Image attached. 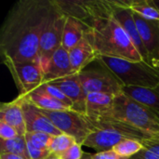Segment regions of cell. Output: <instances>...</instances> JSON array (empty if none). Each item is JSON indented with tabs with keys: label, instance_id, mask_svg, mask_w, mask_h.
I'll return each instance as SVG.
<instances>
[{
	"label": "cell",
	"instance_id": "1",
	"mask_svg": "<svg viewBox=\"0 0 159 159\" xmlns=\"http://www.w3.org/2000/svg\"><path fill=\"white\" fill-rule=\"evenodd\" d=\"M58 12L54 0H20L15 3L1 27L2 61L38 60L42 34Z\"/></svg>",
	"mask_w": 159,
	"mask_h": 159
},
{
	"label": "cell",
	"instance_id": "2",
	"mask_svg": "<svg viewBox=\"0 0 159 159\" xmlns=\"http://www.w3.org/2000/svg\"><path fill=\"white\" fill-rule=\"evenodd\" d=\"M90 26L85 36L91 42L99 56L132 61H143L128 34L113 16L97 19Z\"/></svg>",
	"mask_w": 159,
	"mask_h": 159
},
{
	"label": "cell",
	"instance_id": "3",
	"mask_svg": "<svg viewBox=\"0 0 159 159\" xmlns=\"http://www.w3.org/2000/svg\"><path fill=\"white\" fill-rule=\"evenodd\" d=\"M97 61L110 69L124 87L156 89L159 84V69L144 61H132L99 56Z\"/></svg>",
	"mask_w": 159,
	"mask_h": 159
},
{
	"label": "cell",
	"instance_id": "4",
	"mask_svg": "<svg viewBox=\"0 0 159 159\" xmlns=\"http://www.w3.org/2000/svg\"><path fill=\"white\" fill-rule=\"evenodd\" d=\"M103 116L121 120L144 131L159 135L158 116L124 92L116 96L112 110Z\"/></svg>",
	"mask_w": 159,
	"mask_h": 159
},
{
	"label": "cell",
	"instance_id": "5",
	"mask_svg": "<svg viewBox=\"0 0 159 159\" xmlns=\"http://www.w3.org/2000/svg\"><path fill=\"white\" fill-rule=\"evenodd\" d=\"M41 110V109H40ZM55 127L64 134L73 137L77 143L83 145L84 141L96 129L86 115L72 109L60 111L41 110Z\"/></svg>",
	"mask_w": 159,
	"mask_h": 159
},
{
	"label": "cell",
	"instance_id": "6",
	"mask_svg": "<svg viewBox=\"0 0 159 159\" xmlns=\"http://www.w3.org/2000/svg\"><path fill=\"white\" fill-rule=\"evenodd\" d=\"M19 91V96H25L44 83V70L39 60L30 61H4Z\"/></svg>",
	"mask_w": 159,
	"mask_h": 159
},
{
	"label": "cell",
	"instance_id": "7",
	"mask_svg": "<svg viewBox=\"0 0 159 159\" xmlns=\"http://www.w3.org/2000/svg\"><path fill=\"white\" fill-rule=\"evenodd\" d=\"M86 94L107 93L115 96L123 92L124 85L106 66L100 63L99 68L85 69L78 74Z\"/></svg>",
	"mask_w": 159,
	"mask_h": 159
},
{
	"label": "cell",
	"instance_id": "8",
	"mask_svg": "<svg viewBox=\"0 0 159 159\" xmlns=\"http://www.w3.org/2000/svg\"><path fill=\"white\" fill-rule=\"evenodd\" d=\"M66 20L67 16L62 14L59 9V12L50 20L42 34L39 43L38 60L44 70V74L53 54L61 47Z\"/></svg>",
	"mask_w": 159,
	"mask_h": 159
},
{
	"label": "cell",
	"instance_id": "9",
	"mask_svg": "<svg viewBox=\"0 0 159 159\" xmlns=\"http://www.w3.org/2000/svg\"><path fill=\"white\" fill-rule=\"evenodd\" d=\"M110 3L112 8V16L116 19V20L122 26V28L128 34L134 47L143 57V60L149 63L148 54L140 36L133 17V11L127 6L126 1H110Z\"/></svg>",
	"mask_w": 159,
	"mask_h": 159
},
{
	"label": "cell",
	"instance_id": "10",
	"mask_svg": "<svg viewBox=\"0 0 159 159\" xmlns=\"http://www.w3.org/2000/svg\"><path fill=\"white\" fill-rule=\"evenodd\" d=\"M133 17L147 51L149 63L159 69V20H147L134 12Z\"/></svg>",
	"mask_w": 159,
	"mask_h": 159
},
{
	"label": "cell",
	"instance_id": "11",
	"mask_svg": "<svg viewBox=\"0 0 159 159\" xmlns=\"http://www.w3.org/2000/svg\"><path fill=\"white\" fill-rule=\"evenodd\" d=\"M19 97L21 99L27 132H44L52 136L61 134V132L55 127L50 119L43 114V112L39 108L34 106L24 97Z\"/></svg>",
	"mask_w": 159,
	"mask_h": 159
},
{
	"label": "cell",
	"instance_id": "12",
	"mask_svg": "<svg viewBox=\"0 0 159 159\" xmlns=\"http://www.w3.org/2000/svg\"><path fill=\"white\" fill-rule=\"evenodd\" d=\"M50 84L61 89L73 102V110L86 115L87 94L82 87L78 74H75L58 80L51 81Z\"/></svg>",
	"mask_w": 159,
	"mask_h": 159
},
{
	"label": "cell",
	"instance_id": "13",
	"mask_svg": "<svg viewBox=\"0 0 159 159\" xmlns=\"http://www.w3.org/2000/svg\"><path fill=\"white\" fill-rule=\"evenodd\" d=\"M128 140L126 136L109 129H96L84 141L83 145L92 148L97 153L112 150L116 144Z\"/></svg>",
	"mask_w": 159,
	"mask_h": 159
},
{
	"label": "cell",
	"instance_id": "14",
	"mask_svg": "<svg viewBox=\"0 0 159 159\" xmlns=\"http://www.w3.org/2000/svg\"><path fill=\"white\" fill-rule=\"evenodd\" d=\"M75 74L71 64L69 51L61 47L50 59L44 74V83H49Z\"/></svg>",
	"mask_w": 159,
	"mask_h": 159
},
{
	"label": "cell",
	"instance_id": "15",
	"mask_svg": "<svg viewBox=\"0 0 159 159\" xmlns=\"http://www.w3.org/2000/svg\"><path fill=\"white\" fill-rule=\"evenodd\" d=\"M69 56L73 70L75 74H79L81 71L85 70L89 63L97 61L99 58L98 52L86 36L69 50Z\"/></svg>",
	"mask_w": 159,
	"mask_h": 159
},
{
	"label": "cell",
	"instance_id": "16",
	"mask_svg": "<svg viewBox=\"0 0 159 159\" xmlns=\"http://www.w3.org/2000/svg\"><path fill=\"white\" fill-rule=\"evenodd\" d=\"M0 121H3L17 129L20 135H25L26 125L22 110L21 99L18 96L9 102H4L0 108Z\"/></svg>",
	"mask_w": 159,
	"mask_h": 159
},
{
	"label": "cell",
	"instance_id": "17",
	"mask_svg": "<svg viewBox=\"0 0 159 159\" xmlns=\"http://www.w3.org/2000/svg\"><path fill=\"white\" fill-rule=\"evenodd\" d=\"M116 96L107 93H89L87 95L86 116L91 121L108 114L114 105Z\"/></svg>",
	"mask_w": 159,
	"mask_h": 159
},
{
	"label": "cell",
	"instance_id": "18",
	"mask_svg": "<svg viewBox=\"0 0 159 159\" xmlns=\"http://www.w3.org/2000/svg\"><path fill=\"white\" fill-rule=\"evenodd\" d=\"M90 27L91 26L89 24L84 21L72 17H67L63 30L61 47L67 51L72 49L84 38L86 33L90 29Z\"/></svg>",
	"mask_w": 159,
	"mask_h": 159
},
{
	"label": "cell",
	"instance_id": "19",
	"mask_svg": "<svg viewBox=\"0 0 159 159\" xmlns=\"http://www.w3.org/2000/svg\"><path fill=\"white\" fill-rule=\"evenodd\" d=\"M27 101H29L31 103H33L34 106L41 110H47V111H60V110H66L69 109L57 100H55L53 97H51L46 90L44 84H42L39 88H37L35 90L32 91L31 93L22 96Z\"/></svg>",
	"mask_w": 159,
	"mask_h": 159
},
{
	"label": "cell",
	"instance_id": "20",
	"mask_svg": "<svg viewBox=\"0 0 159 159\" xmlns=\"http://www.w3.org/2000/svg\"><path fill=\"white\" fill-rule=\"evenodd\" d=\"M123 92L150 108L159 116V93L155 89L124 87Z\"/></svg>",
	"mask_w": 159,
	"mask_h": 159
},
{
	"label": "cell",
	"instance_id": "21",
	"mask_svg": "<svg viewBox=\"0 0 159 159\" xmlns=\"http://www.w3.org/2000/svg\"><path fill=\"white\" fill-rule=\"evenodd\" d=\"M127 6L136 14L152 20H159V7L152 0L126 1Z\"/></svg>",
	"mask_w": 159,
	"mask_h": 159
},
{
	"label": "cell",
	"instance_id": "22",
	"mask_svg": "<svg viewBox=\"0 0 159 159\" xmlns=\"http://www.w3.org/2000/svg\"><path fill=\"white\" fill-rule=\"evenodd\" d=\"M0 154H13L24 159H30L25 135H19L14 139L7 141L1 140Z\"/></svg>",
	"mask_w": 159,
	"mask_h": 159
},
{
	"label": "cell",
	"instance_id": "23",
	"mask_svg": "<svg viewBox=\"0 0 159 159\" xmlns=\"http://www.w3.org/2000/svg\"><path fill=\"white\" fill-rule=\"evenodd\" d=\"M76 143V141L64 133H61L60 135L57 136H53L51 143L48 146V150L50 151V153L52 155H60L61 153H63L64 151H66L68 148H70L73 144H75Z\"/></svg>",
	"mask_w": 159,
	"mask_h": 159
},
{
	"label": "cell",
	"instance_id": "24",
	"mask_svg": "<svg viewBox=\"0 0 159 159\" xmlns=\"http://www.w3.org/2000/svg\"><path fill=\"white\" fill-rule=\"evenodd\" d=\"M143 148L144 147L141 142L136 141V140L128 139V140H125V141L121 142L120 143L116 144L113 148V150H115L117 154H119L122 157L130 158L131 157H133L134 155L139 153Z\"/></svg>",
	"mask_w": 159,
	"mask_h": 159
},
{
	"label": "cell",
	"instance_id": "25",
	"mask_svg": "<svg viewBox=\"0 0 159 159\" xmlns=\"http://www.w3.org/2000/svg\"><path fill=\"white\" fill-rule=\"evenodd\" d=\"M26 141L39 149H48L53 138L52 135L44 132H27L25 134Z\"/></svg>",
	"mask_w": 159,
	"mask_h": 159
},
{
	"label": "cell",
	"instance_id": "26",
	"mask_svg": "<svg viewBox=\"0 0 159 159\" xmlns=\"http://www.w3.org/2000/svg\"><path fill=\"white\" fill-rule=\"evenodd\" d=\"M43 84H44V87H45L47 92L51 97H53L55 100H57L58 102H60L61 103H62L63 105H65L69 109L73 110L74 104H73L72 101L61 89H59L58 88H56V87H54V86H52L50 84H48V83H43Z\"/></svg>",
	"mask_w": 159,
	"mask_h": 159
},
{
	"label": "cell",
	"instance_id": "27",
	"mask_svg": "<svg viewBox=\"0 0 159 159\" xmlns=\"http://www.w3.org/2000/svg\"><path fill=\"white\" fill-rule=\"evenodd\" d=\"M83 156L84 152L82 151V145L75 143L70 148H68L63 153L58 155L57 157L60 159H81Z\"/></svg>",
	"mask_w": 159,
	"mask_h": 159
},
{
	"label": "cell",
	"instance_id": "28",
	"mask_svg": "<svg viewBox=\"0 0 159 159\" xmlns=\"http://www.w3.org/2000/svg\"><path fill=\"white\" fill-rule=\"evenodd\" d=\"M27 148H28L30 159H48L51 156V153L48 149L36 148L29 142H27Z\"/></svg>",
	"mask_w": 159,
	"mask_h": 159
},
{
	"label": "cell",
	"instance_id": "29",
	"mask_svg": "<svg viewBox=\"0 0 159 159\" xmlns=\"http://www.w3.org/2000/svg\"><path fill=\"white\" fill-rule=\"evenodd\" d=\"M20 134L17 131L16 129L11 127L10 125L0 121V138L1 140L7 141V140H11L16 137H18Z\"/></svg>",
	"mask_w": 159,
	"mask_h": 159
},
{
	"label": "cell",
	"instance_id": "30",
	"mask_svg": "<svg viewBox=\"0 0 159 159\" xmlns=\"http://www.w3.org/2000/svg\"><path fill=\"white\" fill-rule=\"evenodd\" d=\"M93 159H129L117 154L115 150H108L104 152H100L92 156Z\"/></svg>",
	"mask_w": 159,
	"mask_h": 159
},
{
	"label": "cell",
	"instance_id": "31",
	"mask_svg": "<svg viewBox=\"0 0 159 159\" xmlns=\"http://www.w3.org/2000/svg\"><path fill=\"white\" fill-rule=\"evenodd\" d=\"M141 143H143L144 148L150 150L151 152H153V153L159 156V136L158 137H155L153 139L146 140V141H143Z\"/></svg>",
	"mask_w": 159,
	"mask_h": 159
},
{
	"label": "cell",
	"instance_id": "32",
	"mask_svg": "<svg viewBox=\"0 0 159 159\" xmlns=\"http://www.w3.org/2000/svg\"><path fill=\"white\" fill-rule=\"evenodd\" d=\"M129 159H159V156L146 148H143Z\"/></svg>",
	"mask_w": 159,
	"mask_h": 159
},
{
	"label": "cell",
	"instance_id": "33",
	"mask_svg": "<svg viewBox=\"0 0 159 159\" xmlns=\"http://www.w3.org/2000/svg\"><path fill=\"white\" fill-rule=\"evenodd\" d=\"M0 159H24L23 157L13 154H0Z\"/></svg>",
	"mask_w": 159,
	"mask_h": 159
},
{
	"label": "cell",
	"instance_id": "34",
	"mask_svg": "<svg viewBox=\"0 0 159 159\" xmlns=\"http://www.w3.org/2000/svg\"><path fill=\"white\" fill-rule=\"evenodd\" d=\"M92 154H88V153H84V156H83V157L81 159H93L92 157Z\"/></svg>",
	"mask_w": 159,
	"mask_h": 159
},
{
	"label": "cell",
	"instance_id": "35",
	"mask_svg": "<svg viewBox=\"0 0 159 159\" xmlns=\"http://www.w3.org/2000/svg\"><path fill=\"white\" fill-rule=\"evenodd\" d=\"M48 159H60V158H59L57 156H55V155H52V154H51V156H50V157H49Z\"/></svg>",
	"mask_w": 159,
	"mask_h": 159
},
{
	"label": "cell",
	"instance_id": "36",
	"mask_svg": "<svg viewBox=\"0 0 159 159\" xmlns=\"http://www.w3.org/2000/svg\"><path fill=\"white\" fill-rule=\"evenodd\" d=\"M155 89H156V90H157V92L159 93V84H158V86H157V88H156Z\"/></svg>",
	"mask_w": 159,
	"mask_h": 159
}]
</instances>
